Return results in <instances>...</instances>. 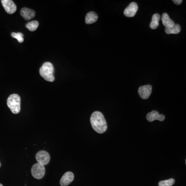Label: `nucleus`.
I'll use <instances>...</instances> for the list:
<instances>
[{
	"instance_id": "1",
	"label": "nucleus",
	"mask_w": 186,
	"mask_h": 186,
	"mask_svg": "<svg viewBox=\"0 0 186 186\" xmlns=\"http://www.w3.org/2000/svg\"><path fill=\"white\" fill-rule=\"evenodd\" d=\"M90 121L93 128L98 133H103L107 130L108 126L105 118L99 111L93 113Z\"/></svg>"
},
{
	"instance_id": "2",
	"label": "nucleus",
	"mask_w": 186,
	"mask_h": 186,
	"mask_svg": "<svg viewBox=\"0 0 186 186\" xmlns=\"http://www.w3.org/2000/svg\"><path fill=\"white\" fill-rule=\"evenodd\" d=\"M54 72V65L50 62L45 63L39 69V74L45 80L51 82L55 80Z\"/></svg>"
},
{
	"instance_id": "3",
	"label": "nucleus",
	"mask_w": 186,
	"mask_h": 186,
	"mask_svg": "<svg viewBox=\"0 0 186 186\" xmlns=\"http://www.w3.org/2000/svg\"><path fill=\"white\" fill-rule=\"evenodd\" d=\"M7 106L14 114H18L21 110V98L19 95L13 94L8 97Z\"/></svg>"
},
{
	"instance_id": "4",
	"label": "nucleus",
	"mask_w": 186,
	"mask_h": 186,
	"mask_svg": "<svg viewBox=\"0 0 186 186\" xmlns=\"http://www.w3.org/2000/svg\"><path fill=\"white\" fill-rule=\"evenodd\" d=\"M46 169L45 166L37 163L32 166L31 173L33 178L37 179H41L45 176Z\"/></svg>"
},
{
	"instance_id": "5",
	"label": "nucleus",
	"mask_w": 186,
	"mask_h": 186,
	"mask_svg": "<svg viewBox=\"0 0 186 186\" xmlns=\"http://www.w3.org/2000/svg\"><path fill=\"white\" fill-rule=\"evenodd\" d=\"M36 159L38 163L45 166L49 163L50 160V156L46 151L41 150L36 154Z\"/></svg>"
},
{
	"instance_id": "6",
	"label": "nucleus",
	"mask_w": 186,
	"mask_h": 186,
	"mask_svg": "<svg viewBox=\"0 0 186 186\" xmlns=\"http://www.w3.org/2000/svg\"><path fill=\"white\" fill-rule=\"evenodd\" d=\"M2 4L9 14H13L17 10V6L12 0H2Z\"/></svg>"
},
{
	"instance_id": "7",
	"label": "nucleus",
	"mask_w": 186,
	"mask_h": 186,
	"mask_svg": "<svg viewBox=\"0 0 186 186\" xmlns=\"http://www.w3.org/2000/svg\"><path fill=\"white\" fill-rule=\"evenodd\" d=\"M152 87L150 85H146L140 87L138 89L139 95L143 99H147L152 94Z\"/></svg>"
},
{
	"instance_id": "8",
	"label": "nucleus",
	"mask_w": 186,
	"mask_h": 186,
	"mask_svg": "<svg viewBox=\"0 0 186 186\" xmlns=\"http://www.w3.org/2000/svg\"><path fill=\"white\" fill-rule=\"evenodd\" d=\"M138 10V6L135 2H132L129 6L125 9L124 14L127 17H133L135 16Z\"/></svg>"
},
{
	"instance_id": "9",
	"label": "nucleus",
	"mask_w": 186,
	"mask_h": 186,
	"mask_svg": "<svg viewBox=\"0 0 186 186\" xmlns=\"http://www.w3.org/2000/svg\"><path fill=\"white\" fill-rule=\"evenodd\" d=\"M74 173L71 172H67L63 175L60 180V185L61 186H67L71 183L74 179Z\"/></svg>"
},
{
	"instance_id": "10",
	"label": "nucleus",
	"mask_w": 186,
	"mask_h": 186,
	"mask_svg": "<svg viewBox=\"0 0 186 186\" xmlns=\"http://www.w3.org/2000/svg\"><path fill=\"white\" fill-rule=\"evenodd\" d=\"M146 118L148 121L152 122L155 120L159 121H163L165 119V116L163 114H160L157 111H153L146 115Z\"/></svg>"
},
{
	"instance_id": "11",
	"label": "nucleus",
	"mask_w": 186,
	"mask_h": 186,
	"mask_svg": "<svg viewBox=\"0 0 186 186\" xmlns=\"http://www.w3.org/2000/svg\"><path fill=\"white\" fill-rule=\"evenodd\" d=\"M21 16L26 20H30L33 19L35 16V12L34 10L31 9H29L26 7H23L20 10Z\"/></svg>"
},
{
	"instance_id": "12",
	"label": "nucleus",
	"mask_w": 186,
	"mask_h": 186,
	"mask_svg": "<svg viewBox=\"0 0 186 186\" xmlns=\"http://www.w3.org/2000/svg\"><path fill=\"white\" fill-rule=\"evenodd\" d=\"M162 24L166 28H171L175 25L174 22L169 17V14L166 13L162 14L161 18Z\"/></svg>"
},
{
	"instance_id": "13",
	"label": "nucleus",
	"mask_w": 186,
	"mask_h": 186,
	"mask_svg": "<svg viewBox=\"0 0 186 186\" xmlns=\"http://www.w3.org/2000/svg\"><path fill=\"white\" fill-rule=\"evenodd\" d=\"M98 15L95 12H89L85 17V23L90 25L95 23L98 20Z\"/></svg>"
},
{
	"instance_id": "14",
	"label": "nucleus",
	"mask_w": 186,
	"mask_h": 186,
	"mask_svg": "<svg viewBox=\"0 0 186 186\" xmlns=\"http://www.w3.org/2000/svg\"><path fill=\"white\" fill-rule=\"evenodd\" d=\"M181 30V28L179 25L175 24L172 27L169 28H166L165 32L167 34H178L179 33Z\"/></svg>"
},
{
	"instance_id": "15",
	"label": "nucleus",
	"mask_w": 186,
	"mask_h": 186,
	"mask_svg": "<svg viewBox=\"0 0 186 186\" xmlns=\"http://www.w3.org/2000/svg\"><path fill=\"white\" fill-rule=\"evenodd\" d=\"M160 19V14H155L152 17V21L150 24V29L155 30L159 26V20Z\"/></svg>"
},
{
	"instance_id": "16",
	"label": "nucleus",
	"mask_w": 186,
	"mask_h": 186,
	"mask_svg": "<svg viewBox=\"0 0 186 186\" xmlns=\"http://www.w3.org/2000/svg\"><path fill=\"white\" fill-rule=\"evenodd\" d=\"M39 26V22L37 21H32L26 25V28L30 31L33 32L37 29Z\"/></svg>"
},
{
	"instance_id": "17",
	"label": "nucleus",
	"mask_w": 186,
	"mask_h": 186,
	"mask_svg": "<svg viewBox=\"0 0 186 186\" xmlns=\"http://www.w3.org/2000/svg\"><path fill=\"white\" fill-rule=\"evenodd\" d=\"M175 180L173 178L167 179V180H162L158 183L159 186H172L174 184Z\"/></svg>"
},
{
	"instance_id": "18",
	"label": "nucleus",
	"mask_w": 186,
	"mask_h": 186,
	"mask_svg": "<svg viewBox=\"0 0 186 186\" xmlns=\"http://www.w3.org/2000/svg\"><path fill=\"white\" fill-rule=\"evenodd\" d=\"M12 36L14 38H16L19 43H22L24 41L23 34L20 32H18V33L13 32L12 33Z\"/></svg>"
},
{
	"instance_id": "19",
	"label": "nucleus",
	"mask_w": 186,
	"mask_h": 186,
	"mask_svg": "<svg viewBox=\"0 0 186 186\" xmlns=\"http://www.w3.org/2000/svg\"><path fill=\"white\" fill-rule=\"evenodd\" d=\"M173 2L176 4L180 5L182 4L183 1L182 0H173Z\"/></svg>"
},
{
	"instance_id": "20",
	"label": "nucleus",
	"mask_w": 186,
	"mask_h": 186,
	"mask_svg": "<svg viewBox=\"0 0 186 186\" xmlns=\"http://www.w3.org/2000/svg\"><path fill=\"white\" fill-rule=\"evenodd\" d=\"M0 186H3V185H2V184H1V183H0Z\"/></svg>"
},
{
	"instance_id": "21",
	"label": "nucleus",
	"mask_w": 186,
	"mask_h": 186,
	"mask_svg": "<svg viewBox=\"0 0 186 186\" xmlns=\"http://www.w3.org/2000/svg\"><path fill=\"white\" fill-rule=\"evenodd\" d=\"M1 166V162H0V167Z\"/></svg>"
}]
</instances>
